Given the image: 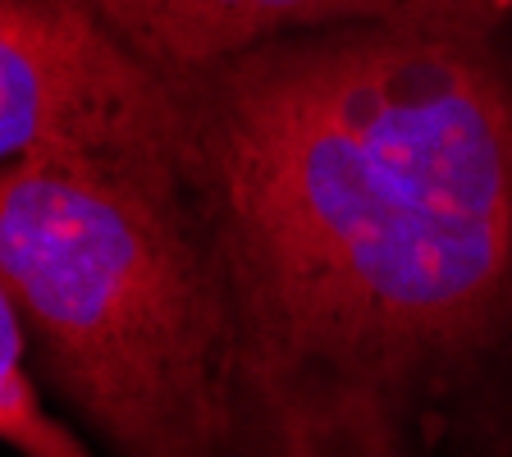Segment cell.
<instances>
[{
  "mask_svg": "<svg viewBox=\"0 0 512 457\" xmlns=\"http://www.w3.org/2000/svg\"><path fill=\"white\" fill-rule=\"evenodd\" d=\"M0 444L19 457H96L83 435L46 416L19 316L5 293H0Z\"/></svg>",
  "mask_w": 512,
  "mask_h": 457,
  "instance_id": "cell-5",
  "label": "cell"
},
{
  "mask_svg": "<svg viewBox=\"0 0 512 457\" xmlns=\"http://www.w3.org/2000/svg\"><path fill=\"white\" fill-rule=\"evenodd\" d=\"M480 5H490V10H494V14H503V19L512 14V0H480Z\"/></svg>",
  "mask_w": 512,
  "mask_h": 457,
  "instance_id": "cell-6",
  "label": "cell"
},
{
  "mask_svg": "<svg viewBox=\"0 0 512 457\" xmlns=\"http://www.w3.org/2000/svg\"><path fill=\"white\" fill-rule=\"evenodd\" d=\"M170 78L92 0H0V165L46 142H174Z\"/></svg>",
  "mask_w": 512,
  "mask_h": 457,
  "instance_id": "cell-3",
  "label": "cell"
},
{
  "mask_svg": "<svg viewBox=\"0 0 512 457\" xmlns=\"http://www.w3.org/2000/svg\"><path fill=\"white\" fill-rule=\"evenodd\" d=\"M0 293L37 380L106 457H229L211 252L174 142L0 165Z\"/></svg>",
  "mask_w": 512,
  "mask_h": 457,
  "instance_id": "cell-2",
  "label": "cell"
},
{
  "mask_svg": "<svg viewBox=\"0 0 512 457\" xmlns=\"http://www.w3.org/2000/svg\"><path fill=\"white\" fill-rule=\"evenodd\" d=\"M133 55L170 74L234 60L279 37L380 19L403 0H92Z\"/></svg>",
  "mask_w": 512,
  "mask_h": 457,
  "instance_id": "cell-4",
  "label": "cell"
},
{
  "mask_svg": "<svg viewBox=\"0 0 512 457\" xmlns=\"http://www.w3.org/2000/svg\"><path fill=\"white\" fill-rule=\"evenodd\" d=\"M480 0L170 69L229 457H512V51Z\"/></svg>",
  "mask_w": 512,
  "mask_h": 457,
  "instance_id": "cell-1",
  "label": "cell"
}]
</instances>
